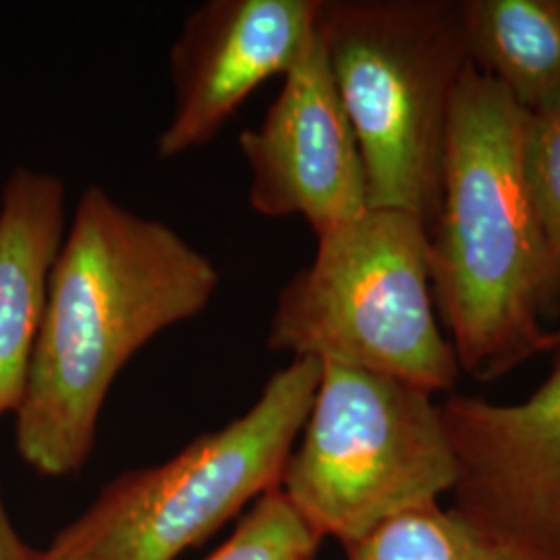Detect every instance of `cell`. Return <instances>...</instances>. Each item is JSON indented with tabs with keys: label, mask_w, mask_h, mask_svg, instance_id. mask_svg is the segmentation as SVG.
<instances>
[{
	"label": "cell",
	"mask_w": 560,
	"mask_h": 560,
	"mask_svg": "<svg viewBox=\"0 0 560 560\" xmlns=\"http://www.w3.org/2000/svg\"><path fill=\"white\" fill-rule=\"evenodd\" d=\"M322 0H208L168 52L173 110L161 161L200 150L261 83L287 75L318 38Z\"/></svg>",
	"instance_id": "ba28073f"
},
{
	"label": "cell",
	"mask_w": 560,
	"mask_h": 560,
	"mask_svg": "<svg viewBox=\"0 0 560 560\" xmlns=\"http://www.w3.org/2000/svg\"><path fill=\"white\" fill-rule=\"evenodd\" d=\"M560 345V328H555V330H548V335H546V340H544V353H552L557 347Z\"/></svg>",
	"instance_id": "2e32d148"
},
{
	"label": "cell",
	"mask_w": 560,
	"mask_h": 560,
	"mask_svg": "<svg viewBox=\"0 0 560 560\" xmlns=\"http://www.w3.org/2000/svg\"><path fill=\"white\" fill-rule=\"evenodd\" d=\"M0 560H46L44 550H38L23 540L7 513L0 492Z\"/></svg>",
	"instance_id": "9a60e30c"
},
{
	"label": "cell",
	"mask_w": 560,
	"mask_h": 560,
	"mask_svg": "<svg viewBox=\"0 0 560 560\" xmlns=\"http://www.w3.org/2000/svg\"><path fill=\"white\" fill-rule=\"evenodd\" d=\"M318 34L370 208L409 212L430 231L453 101L471 65L459 0H322Z\"/></svg>",
	"instance_id": "3957f363"
},
{
	"label": "cell",
	"mask_w": 560,
	"mask_h": 560,
	"mask_svg": "<svg viewBox=\"0 0 560 560\" xmlns=\"http://www.w3.org/2000/svg\"><path fill=\"white\" fill-rule=\"evenodd\" d=\"M525 171L560 298V101L529 115Z\"/></svg>",
	"instance_id": "5bb4252c"
},
{
	"label": "cell",
	"mask_w": 560,
	"mask_h": 560,
	"mask_svg": "<svg viewBox=\"0 0 560 560\" xmlns=\"http://www.w3.org/2000/svg\"><path fill=\"white\" fill-rule=\"evenodd\" d=\"M219 284L214 261L173 226L88 185L50 272L15 411L21 460L44 478L78 474L120 370L166 328L200 316Z\"/></svg>",
	"instance_id": "6da1fadb"
},
{
	"label": "cell",
	"mask_w": 560,
	"mask_h": 560,
	"mask_svg": "<svg viewBox=\"0 0 560 560\" xmlns=\"http://www.w3.org/2000/svg\"><path fill=\"white\" fill-rule=\"evenodd\" d=\"M316 237L314 260L275 301L268 349L453 393L463 374L436 318L428 226L368 208Z\"/></svg>",
	"instance_id": "277c9868"
},
{
	"label": "cell",
	"mask_w": 560,
	"mask_h": 560,
	"mask_svg": "<svg viewBox=\"0 0 560 560\" xmlns=\"http://www.w3.org/2000/svg\"><path fill=\"white\" fill-rule=\"evenodd\" d=\"M471 65L529 115L560 101V0H459Z\"/></svg>",
	"instance_id": "8fae6325"
},
{
	"label": "cell",
	"mask_w": 560,
	"mask_h": 560,
	"mask_svg": "<svg viewBox=\"0 0 560 560\" xmlns=\"http://www.w3.org/2000/svg\"><path fill=\"white\" fill-rule=\"evenodd\" d=\"M521 402L451 395L442 420L457 457L455 504L517 560H560V345Z\"/></svg>",
	"instance_id": "52a82bcc"
},
{
	"label": "cell",
	"mask_w": 560,
	"mask_h": 560,
	"mask_svg": "<svg viewBox=\"0 0 560 560\" xmlns=\"http://www.w3.org/2000/svg\"><path fill=\"white\" fill-rule=\"evenodd\" d=\"M65 233V180L13 168L0 194V420L20 409Z\"/></svg>",
	"instance_id": "30bf717a"
},
{
	"label": "cell",
	"mask_w": 560,
	"mask_h": 560,
	"mask_svg": "<svg viewBox=\"0 0 560 560\" xmlns=\"http://www.w3.org/2000/svg\"><path fill=\"white\" fill-rule=\"evenodd\" d=\"M240 150L252 173L249 206L261 217H301L320 235L370 208L360 143L320 34L282 78L260 127L241 133Z\"/></svg>",
	"instance_id": "9c48e42d"
},
{
	"label": "cell",
	"mask_w": 560,
	"mask_h": 560,
	"mask_svg": "<svg viewBox=\"0 0 560 560\" xmlns=\"http://www.w3.org/2000/svg\"><path fill=\"white\" fill-rule=\"evenodd\" d=\"M320 361L293 358L240 418L154 467L108 481L62 527L46 560H177L279 488L322 378Z\"/></svg>",
	"instance_id": "5b68a950"
},
{
	"label": "cell",
	"mask_w": 560,
	"mask_h": 560,
	"mask_svg": "<svg viewBox=\"0 0 560 560\" xmlns=\"http://www.w3.org/2000/svg\"><path fill=\"white\" fill-rule=\"evenodd\" d=\"M347 560H517L488 540L459 511L425 504L384 521L345 546Z\"/></svg>",
	"instance_id": "7c38bea8"
},
{
	"label": "cell",
	"mask_w": 560,
	"mask_h": 560,
	"mask_svg": "<svg viewBox=\"0 0 560 560\" xmlns=\"http://www.w3.org/2000/svg\"><path fill=\"white\" fill-rule=\"evenodd\" d=\"M455 483L457 457L434 395L382 374L322 368L279 486L322 540L345 548L453 494Z\"/></svg>",
	"instance_id": "8992f818"
},
{
	"label": "cell",
	"mask_w": 560,
	"mask_h": 560,
	"mask_svg": "<svg viewBox=\"0 0 560 560\" xmlns=\"http://www.w3.org/2000/svg\"><path fill=\"white\" fill-rule=\"evenodd\" d=\"M322 538L275 488L252 504L229 540L203 560H316Z\"/></svg>",
	"instance_id": "4fadbf2b"
},
{
	"label": "cell",
	"mask_w": 560,
	"mask_h": 560,
	"mask_svg": "<svg viewBox=\"0 0 560 560\" xmlns=\"http://www.w3.org/2000/svg\"><path fill=\"white\" fill-rule=\"evenodd\" d=\"M529 113L474 65L444 148L430 284L460 374L499 381L544 353L557 295L525 171Z\"/></svg>",
	"instance_id": "7a4b0ae2"
}]
</instances>
